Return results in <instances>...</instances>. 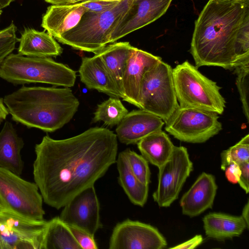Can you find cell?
I'll return each mask as SVG.
<instances>
[{"mask_svg":"<svg viewBox=\"0 0 249 249\" xmlns=\"http://www.w3.org/2000/svg\"><path fill=\"white\" fill-rule=\"evenodd\" d=\"M81 81L89 89H96L110 97L122 98L100 57H84L78 71Z\"/></svg>","mask_w":249,"mask_h":249,"instance_id":"cell-19","label":"cell"},{"mask_svg":"<svg viewBox=\"0 0 249 249\" xmlns=\"http://www.w3.org/2000/svg\"><path fill=\"white\" fill-rule=\"evenodd\" d=\"M128 112L119 98L110 97L98 105L93 122L102 121L105 125L112 127L118 125Z\"/></svg>","mask_w":249,"mask_h":249,"instance_id":"cell-27","label":"cell"},{"mask_svg":"<svg viewBox=\"0 0 249 249\" xmlns=\"http://www.w3.org/2000/svg\"><path fill=\"white\" fill-rule=\"evenodd\" d=\"M8 114V111L3 103V99L0 98V124L5 120Z\"/></svg>","mask_w":249,"mask_h":249,"instance_id":"cell-37","label":"cell"},{"mask_svg":"<svg viewBox=\"0 0 249 249\" xmlns=\"http://www.w3.org/2000/svg\"><path fill=\"white\" fill-rule=\"evenodd\" d=\"M206 235L219 240L231 239L240 236L247 229L241 216L222 213H211L203 218Z\"/></svg>","mask_w":249,"mask_h":249,"instance_id":"cell-22","label":"cell"},{"mask_svg":"<svg viewBox=\"0 0 249 249\" xmlns=\"http://www.w3.org/2000/svg\"><path fill=\"white\" fill-rule=\"evenodd\" d=\"M52 4H68L80 2L84 0H44Z\"/></svg>","mask_w":249,"mask_h":249,"instance_id":"cell-39","label":"cell"},{"mask_svg":"<svg viewBox=\"0 0 249 249\" xmlns=\"http://www.w3.org/2000/svg\"><path fill=\"white\" fill-rule=\"evenodd\" d=\"M137 144L141 155L158 168L169 159L175 146L168 136L162 130L146 136Z\"/></svg>","mask_w":249,"mask_h":249,"instance_id":"cell-24","label":"cell"},{"mask_svg":"<svg viewBox=\"0 0 249 249\" xmlns=\"http://www.w3.org/2000/svg\"><path fill=\"white\" fill-rule=\"evenodd\" d=\"M249 201H248V202L245 204V205L244 206V207L243 209L242 214L241 215L246 224L247 229H249Z\"/></svg>","mask_w":249,"mask_h":249,"instance_id":"cell-38","label":"cell"},{"mask_svg":"<svg viewBox=\"0 0 249 249\" xmlns=\"http://www.w3.org/2000/svg\"><path fill=\"white\" fill-rule=\"evenodd\" d=\"M134 0H124L102 12H86L78 24L57 38L59 42L80 51L96 53L109 43L111 34Z\"/></svg>","mask_w":249,"mask_h":249,"instance_id":"cell-5","label":"cell"},{"mask_svg":"<svg viewBox=\"0 0 249 249\" xmlns=\"http://www.w3.org/2000/svg\"><path fill=\"white\" fill-rule=\"evenodd\" d=\"M249 18V0H209L195 21L191 43L196 67L231 70L241 64L236 55V40Z\"/></svg>","mask_w":249,"mask_h":249,"instance_id":"cell-2","label":"cell"},{"mask_svg":"<svg viewBox=\"0 0 249 249\" xmlns=\"http://www.w3.org/2000/svg\"><path fill=\"white\" fill-rule=\"evenodd\" d=\"M172 0H134L112 32L109 43L156 20L163 15Z\"/></svg>","mask_w":249,"mask_h":249,"instance_id":"cell-14","label":"cell"},{"mask_svg":"<svg viewBox=\"0 0 249 249\" xmlns=\"http://www.w3.org/2000/svg\"><path fill=\"white\" fill-rule=\"evenodd\" d=\"M164 122L159 117L142 109L133 110L117 125V139L126 145L137 144L150 134L162 129Z\"/></svg>","mask_w":249,"mask_h":249,"instance_id":"cell-16","label":"cell"},{"mask_svg":"<svg viewBox=\"0 0 249 249\" xmlns=\"http://www.w3.org/2000/svg\"><path fill=\"white\" fill-rule=\"evenodd\" d=\"M0 201L6 209L22 217L36 220L44 219L43 197L36 184L1 168Z\"/></svg>","mask_w":249,"mask_h":249,"instance_id":"cell-8","label":"cell"},{"mask_svg":"<svg viewBox=\"0 0 249 249\" xmlns=\"http://www.w3.org/2000/svg\"><path fill=\"white\" fill-rule=\"evenodd\" d=\"M216 112L179 106L166 121L165 129L176 139L189 143H203L222 129Z\"/></svg>","mask_w":249,"mask_h":249,"instance_id":"cell-9","label":"cell"},{"mask_svg":"<svg viewBox=\"0 0 249 249\" xmlns=\"http://www.w3.org/2000/svg\"><path fill=\"white\" fill-rule=\"evenodd\" d=\"M161 60L160 56L132 47L122 78L123 100L141 109L140 90L144 75Z\"/></svg>","mask_w":249,"mask_h":249,"instance_id":"cell-15","label":"cell"},{"mask_svg":"<svg viewBox=\"0 0 249 249\" xmlns=\"http://www.w3.org/2000/svg\"><path fill=\"white\" fill-rule=\"evenodd\" d=\"M218 1H231V0H212Z\"/></svg>","mask_w":249,"mask_h":249,"instance_id":"cell-43","label":"cell"},{"mask_svg":"<svg viewBox=\"0 0 249 249\" xmlns=\"http://www.w3.org/2000/svg\"><path fill=\"white\" fill-rule=\"evenodd\" d=\"M225 176L228 180L232 183H238L239 180L241 170L239 165L231 163L225 168Z\"/></svg>","mask_w":249,"mask_h":249,"instance_id":"cell-35","label":"cell"},{"mask_svg":"<svg viewBox=\"0 0 249 249\" xmlns=\"http://www.w3.org/2000/svg\"><path fill=\"white\" fill-rule=\"evenodd\" d=\"M193 170L187 148L175 146L169 159L159 168L158 187L153 194L154 201L160 207H169L178 198Z\"/></svg>","mask_w":249,"mask_h":249,"instance_id":"cell-10","label":"cell"},{"mask_svg":"<svg viewBox=\"0 0 249 249\" xmlns=\"http://www.w3.org/2000/svg\"><path fill=\"white\" fill-rule=\"evenodd\" d=\"M83 1L49 6L42 17L41 26L55 39L60 37L75 27L87 12Z\"/></svg>","mask_w":249,"mask_h":249,"instance_id":"cell-18","label":"cell"},{"mask_svg":"<svg viewBox=\"0 0 249 249\" xmlns=\"http://www.w3.org/2000/svg\"><path fill=\"white\" fill-rule=\"evenodd\" d=\"M24 144L13 124L6 121L0 131V168L20 176L24 167L21 155Z\"/></svg>","mask_w":249,"mask_h":249,"instance_id":"cell-20","label":"cell"},{"mask_svg":"<svg viewBox=\"0 0 249 249\" xmlns=\"http://www.w3.org/2000/svg\"><path fill=\"white\" fill-rule=\"evenodd\" d=\"M166 240L155 227L126 219L114 227L109 241L110 249H162Z\"/></svg>","mask_w":249,"mask_h":249,"instance_id":"cell-12","label":"cell"},{"mask_svg":"<svg viewBox=\"0 0 249 249\" xmlns=\"http://www.w3.org/2000/svg\"><path fill=\"white\" fill-rule=\"evenodd\" d=\"M59 216L65 224L95 233L103 227L94 186L86 188L66 204Z\"/></svg>","mask_w":249,"mask_h":249,"instance_id":"cell-13","label":"cell"},{"mask_svg":"<svg viewBox=\"0 0 249 249\" xmlns=\"http://www.w3.org/2000/svg\"><path fill=\"white\" fill-rule=\"evenodd\" d=\"M119 1H108L102 0H85L83 5L88 12L98 13L105 11L116 5Z\"/></svg>","mask_w":249,"mask_h":249,"instance_id":"cell-33","label":"cell"},{"mask_svg":"<svg viewBox=\"0 0 249 249\" xmlns=\"http://www.w3.org/2000/svg\"><path fill=\"white\" fill-rule=\"evenodd\" d=\"M1 13H2V10H1V9L0 8V17L1 15Z\"/></svg>","mask_w":249,"mask_h":249,"instance_id":"cell-44","label":"cell"},{"mask_svg":"<svg viewBox=\"0 0 249 249\" xmlns=\"http://www.w3.org/2000/svg\"><path fill=\"white\" fill-rule=\"evenodd\" d=\"M105 0V1H121L124 0Z\"/></svg>","mask_w":249,"mask_h":249,"instance_id":"cell-42","label":"cell"},{"mask_svg":"<svg viewBox=\"0 0 249 249\" xmlns=\"http://www.w3.org/2000/svg\"><path fill=\"white\" fill-rule=\"evenodd\" d=\"M0 77L15 85L39 83L70 88L75 84L76 73L51 57L11 53L0 64Z\"/></svg>","mask_w":249,"mask_h":249,"instance_id":"cell-4","label":"cell"},{"mask_svg":"<svg viewBox=\"0 0 249 249\" xmlns=\"http://www.w3.org/2000/svg\"><path fill=\"white\" fill-rule=\"evenodd\" d=\"M203 241V238L201 235H196L192 238L170 249H195L200 245Z\"/></svg>","mask_w":249,"mask_h":249,"instance_id":"cell-36","label":"cell"},{"mask_svg":"<svg viewBox=\"0 0 249 249\" xmlns=\"http://www.w3.org/2000/svg\"><path fill=\"white\" fill-rule=\"evenodd\" d=\"M140 104L141 109L164 122L178 107L169 65L161 60L145 73L141 86Z\"/></svg>","mask_w":249,"mask_h":249,"instance_id":"cell-7","label":"cell"},{"mask_svg":"<svg viewBox=\"0 0 249 249\" xmlns=\"http://www.w3.org/2000/svg\"><path fill=\"white\" fill-rule=\"evenodd\" d=\"M241 174L238 183L246 194L249 192V161L239 165Z\"/></svg>","mask_w":249,"mask_h":249,"instance_id":"cell-34","label":"cell"},{"mask_svg":"<svg viewBox=\"0 0 249 249\" xmlns=\"http://www.w3.org/2000/svg\"><path fill=\"white\" fill-rule=\"evenodd\" d=\"M67 225L81 249H97L98 248L94 239V235L76 227Z\"/></svg>","mask_w":249,"mask_h":249,"instance_id":"cell-32","label":"cell"},{"mask_svg":"<svg viewBox=\"0 0 249 249\" xmlns=\"http://www.w3.org/2000/svg\"><path fill=\"white\" fill-rule=\"evenodd\" d=\"M132 47L128 42H115L107 44L95 53L103 61L122 98L123 76Z\"/></svg>","mask_w":249,"mask_h":249,"instance_id":"cell-23","label":"cell"},{"mask_svg":"<svg viewBox=\"0 0 249 249\" xmlns=\"http://www.w3.org/2000/svg\"><path fill=\"white\" fill-rule=\"evenodd\" d=\"M124 152L133 174L140 182L148 185L151 176L148 161L142 155L130 149H126Z\"/></svg>","mask_w":249,"mask_h":249,"instance_id":"cell-30","label":"cell"},{"mask_svg":"<svg viewBox=\"0 0 249 249\" xmlns=\"http://www.w3.org/2000/svg\"><path fill=\"white\" fill-rule=\"evenodd\" d=\"M3 101L14 121L46 132H54L68 123L80 105L68 87L22 86L5 95Z\"/></svg>","mask_w":249,"mask_h":249,"instance_id":"cell-3","label":"cell"},{"mask_svg":"<svg viewBox=\"0 0 249 249\" xmlns=\"http://www.w3.org/2000/svg\"><path fill=\"white\" fill-rule=\"evenodd\" d=\"M16 31L17 27L13 22L0 30V64L15 49L18 41Z\"/></svg>","mask_w":249,"mask_h":249,"instance_id":"cell-31","label":"cell"},{"mask_svg":"<svg viewBox=\"0 0 249 249\" xmlns=\"http://www.w3.org/2000/svg\"><path fill=\"white\" fill-rule=\"evenodd\" d=\"M48 221L36 220L7 209L0 211V240L4 249H41Z\"/></svg>","mask_w":249,"mask_h":249,"instance_id":"cell-11","label":"cell"},{"mask_svg":"<svg viewBox=\"0 0 249 249\" xmlns=\"http://www.w3.org/2000/svg\"><path fill=\"white\" fill-rule=\"evenodd\" d=\"M14 0H0V8L1 9L6 7Z\"/></svg>","mask_w":249,"mask_h":249,"instance_id":"cell-40","label":"cell"},{"mask_svg":"<svg viewBox=\"0 0 249 249\" xmlns=\"http://www.w3.org/2000/svg\"><path fill=\"white\" fill-rule=\"evenodd\" d=\"M236 75V84L239 93L242 108L245 117L249 122V61L234 68Z\"/></svg>","mask_w":249,"mask_h":249,"instance_id":"cell-29","label":"cell"},{"mask_svg":"<svg viewBox=\"0 0 249 249\" xmlns=\"http://www.w3.org/2000/svg\"><path fill=\"white\" fill-rule=\"evenodd\" d=\"M221 168L225 170L229 164L238 165L249 161V134L243 137L237 143L221 153Z\"/></svg>","mask_w":249,"mask_h":249,"instance_id":"cell-28","label":"cell"},{"mask_svg":"<svg viewBox=\"0 0 249 249\" xmlns=\"http://www.w3.org/2000/svg\"><path fill=\"white\" fill-rule=\"evenodd\" d=\"M116 163L120 185L133 204L143 207L147 201L148 185L140 182L133 174L124 151L119 154Z\"/></svg>","mask_w":249,"mask_h":249,"instance_id":"cell-25","label":"cell"},{"mask_svg":"<svg viewBox=\"0 0 249 249\" xmlns=\"http://www.w3.org/2000/svg\"><path fill=\"white\" fill-rule=\"evenodd\" d=\"M197 67L185 61L172 69V76L179 106L223 113L226 101L221 88L208 78Z\"/></svg>","mask_w":249,"mask_h":249,"instance_id":"cell-6","label":"cell"},{"mask_svg":"<svg viewBox=\"0 0 249 249\" xmlns=\"http://www.w3.org/2000/svg\"><path fill=\"white\" fill-rule=\"evenodd\" d=\"M18 53L31 57H50L60 55L63 51L54 37L44 31L26 28L18 39Z\"/></svg>","mask_w":249,"mask_h":249,"instance_id":"cell-21","label":"cell"},{"mask_svg":"<svg viewBox=\"0 0 249 249\" xmlns=\"http://www.w3.org/2000/svg\"><path fill=\"white\" fill-rule=\"evenodd\" d=\"M4 209H6V208L4 207L3 205L1 203V202L0 201V211H2Z\"/></svg>","mask_w":249,"mask_h":249,"instance_id":"cell-41","label":"cell"},{"mask_svg":"<svg viewBox=\"0 0 249 249\" xmlns=\"http://www.w3.org/2000/svg\"><path fill=\"white\" fill-rule=\"evenodd\" d=\"M217 190L215 177L205 172L201 173L180 199L182 213L193 217L212 208Z\"/></svg>","mask_w":249,"mask_h":249,"instance_id":"cell-17","label":"cell"},{"mask_svg":"<svg viewBox=\"0 0 249 249\" xmlns=\"http://www.w3.org/2000/svg\"><path fill=\"white\" fill-rule=\"evenodd\" d=\"M41 249H81L68 226L59 216L48 221Z\"/></svg>","mask_w":249,"mask_h":249,"instance_id":"cell-26","label":"cell"},{"mask_svg":"<svg viewBox=\"0 0 249 249\" xmlns=\"http://www.w3.org/2000/svg\"><path fill=\"white\" fill-rule=\"evenodd\" d=\"M116 135L104 127L90 128L67 139L47 135L36 144L35 182L48 205L59 210L87 188L94 186L116 163Z\"/></svg>","mask_w":249,"mask_h":249,"instance_id":"cell-1","label":"cell"}]
</instances>
